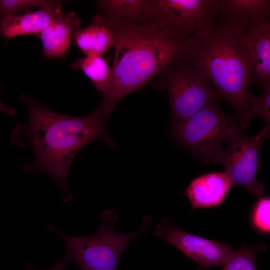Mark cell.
<instances>
[{"instance_id": "1", "label": "cell", "mask_w": 270, "mask_h": 270, "mask_svg": "<svg viewBox=\"0 0 270 270\" xmlns=\"http://www.w3.org/2000/svg\"><path fill=\"white\" fill-rule=\"evenodd\" d=\"M113 26L115 50L111 80L95 110L106 118L121 99L142 89L169 64L184 58L188 43L148 22Z\"/></svg>"}, {"instance_id": "2", "label": "cell", "mask_w": 270, "mask_h": 270, "mask_svg": "<svg viewBox=\"0 0 270 270\" xmlns=\"http://www.w3.org/2000/svg\"><path fill=\"white\" fill-rule=\"evenodd\" d=\"M246 30L218 19L188 40L184 59L210 83L219 98L230 104L245 129L248 89L253 67Z\"/></svg>"}, {"instance_id": "3", "label": "cell", "mask_w": 270, "mask_h": 270, "mask_svg": "<svg viewBox=\"0 0 270 270\" xmlns=\"http://www.w3.org/2000/svg\"><path fill=\"white\" fill-rule=\"evenodd\" d=\"M22 98L28 108V138L34 148L36 165L64 190L72 162L83 146L97 139L114 146L106 118L94 111L84 117H73L53 112L26 96Z\"/></svg>"}, {"instance_id": "4", "label": "cell", "mask_w": 270, "mask_h": 270, "mask_svg": "<svg viewBox=\"0 0 270 270\" xmlns=\"http://www.w3.org/2000/svg\"><path fill=\"white\" fill-rule=\"evenodd\" d=\"M102 221L96 234L89 236H74L58 230L48 224V230L64 242L66 252L81 270H116L120 258L130 242L149 228L152 222L148 215L143 218L140 229L132 233L117 232L114 224L118 215L113 210L101 213Z\"/></svg>"}, {"instance_id": "5", "label": "cell", "mask_w": 270, "mask_h": 270, "mask_svg": "<svg viewBox=\"0 0 270 270\" xmlns=\"http://www.w3.org/2000/svg\"><path fill=\"white\" fill-rule=\"evenodd\" d=\"M154 78V88L168 92L172 127L219 98L207 79L184 58L170 64Z\"/></svg>"}, {"instance_id": "6", "label": "cell", "mask_w": 270, "mask_h": 270, "mask_svg": "<svg viewBox=\"0 0 270 270\" xmlns=\"http://www.w3.org/2000/svg\"><path fill=\"white\" fill-rule=\"evenodd\" d=\"M236 124L215 102L172 129L178 142L196 157L218 164L223 151L222 143Z\"/></svg>"}, {"instance_id": "7", "label": "cell", "mask_w": 270, "mask_h": 270, "mask_svg": "<svg viewBox=\"0 0 270 270\" xmlns=\"http://www.w3.org/2000/svg\"><path fill=\"white\" fill-rule=\"evenodd\" d=\"M219 0H150L147 22L189 40L215 22Z\"/></svg>"}, {"instance_id": "8", "label": "cell", "mask_w": 270, "mask_h": 270, "mask_svg": "<svg viewBox=\"0 0 270 270\" xmlns=\"http://www.w3.org/2000/svg\"><path fill=\"white\" fill-rule=\"evenodd\" d=\"M270 130L264 126L257 135L249 136L242 134L236 124L227 138L228 146L218 162L223 166L233 186H242L258 198L263 196L264 189V184L256 178L258 152L264 140L269 137Z\"/></svg>"}, {"instance_id": "9", "label": "cell", "mask_w": 270, "mask_h": 270, "mask_svg": "<svg viewBox=\"0 0 270 270\" xmlns=\"http://www.w3.org/2000/svg\"><path fill=\"white\" fill-rule=\"evenodd\" d=\"M194 260L201 268L224 266L234 250L230 246L190 234L172 224L168 218L162 219L153 232Z\"/></svg>"}, {"instance_id": "10", "label": "cell", "mask_w": 270, "mask_h": 270, "mask_svg": "<svg viewBox=\"0 0 270 270\" xmlns=\"http://www.w3.org/2000/svg\"><path fill=\"white\" fill-rule=\"evenodd\" d=\"M66 1L48 0L34 11L7 16L0 20V36L3 38L40 34L60 11Z\"/></svg>"}, {"instance_id": "11", "label": "cell", "mask_w": 270, "mask_h": 270, "mask_svg": "<svg viewBox=\"0 0 270 270\" xmlns=\"http://www.w3.org/2000/svg\"><path fill=\"white\" fill-rule=\"evenodd\" d=\"M81 20L74 12L60 11L39 34L46 58H63L76 32L80 28Z\"/></svg>"}, {"instance_id": "12", "label": "cell", "mask_w": 270, "mask_h": 270, "mask_svg": "<svg viewBox=\"0 0 270 270\" xmlns=\"http://www.w3.org/2000/svg\"><path fill=\"white\" fill-rule=\"evenodd\" d=\"M232 186L230 178L225 172H212L194 178L185 190L184 194L194 210L213 208L223 202Z\"/></svg>"}, {"instance_id": "13", "label": "cell", "mask_w": 270, "mask_h": 270, "mask_svg": "<svg viewBox=\"0 0 270 270\" xmlns=\"http://www.w3.org/2000/svg\"><path fill=\"white\" fill-rule=\"evenodd\" d=\"M218 19L246 30L270 20L269 0H219Z\"/></svg>"}, {"instance_id": "14", "label": "cell", "mask_w": 270, "mask_h": 270, "mask_svg": "<svg viewBox=\"0 0 270 270\" xmlns=\"http://www.w3.org/2000/svg\"><path fill=\"white\" fill-rule=\"evenodd\" d=\"M246 39L252 62V83L262 87L270 84V20L247 30Z\"/></svg>"}, {"instance_id": "15", "label": "cell", "mask_w": 270, "mask_h": 270, "mask_svg": "<svg viewBox=\"0 0 270 270\" xmlns=\"http://www.w3.org/2000/svg\"><path fill=\"white\" fill-rule=\"evenodd\" d=\"M76 44L86 56H100L114 45V26L100 14L89 26L79 28L74 36Z\"/></svg>"}, {"instance_id": "16", "label": "cell", "mask_w": 270, "mask_h": 270, "mask_svg": "<svg viewBox=\"0 0 270 270\" xmlns=\"http://www.w3.org/2000/svg\"><path fill=\"white\" fill-rule=\"evenodd\" d=\"M100 14L114 26L147 22L148 0L97 1Z\"/></svg>"}, {"instance_id": "17", "label": "cell", "mask_w": 270, "mask_h": 270, "mask_svg": "<svg viewBox=\"0 0 270 270\" xmlns=\"http://www.w3.org/2000/svg\"><path fill=\"white\" fill-rule=\"evenodd\" d=\"M72 67L82 70L99 92H106L111 80V69L102 56H86L74 61Z\"/></svg>"}, {"instance_id": "18", "label": "cell", "mask_w": 270, "mask_h": 270, "mask_svg": "<svg viewBox=\"0 0 270 270\" xmlns=\"http://www.w3.org/2000/svg\"><path fill=\"white\" fill-rule=\"evenodd\" d=\"M264 249L263 244L252 246H242L238 250L234 251L224 265L222 270H257L256 255Z\"/></svg>"}, {"instance_id": "19", "label": "cell", "mask_w": 270, "mask_h": 270, "mask_svg": "<svg viewBox=\"0 0 270 270\" xmlns=\"http://www.w3.org/2000/svg\"><path fill=\"white\" fill-rule=\"evenodd\" d=\"M262 88L264 92L260 96L248 93L247 99L248 108L246 121L248 124L254 117H259L264 121V126L270 128V84Z\"/></svg>"}, {"instance_id": "20", "label": "cell", "mask_w": 270, "mask_h": 270, "mask_svg": "<svg viewBox=\"0 0 270 270\" xmlns=\"http://www.w3.org/2000/svg\"><path fill=\"white\" fill-rule=\"evenodd\" d=\"M270 196H262L256 202L252 214L253 226L260 232L264 234L270 232Z\"/></svg>"}, {"instance_id": "21", "label": "cell", "mask_w": 270, "mask_h": 270, "mask_svg": "<svg viewBox=\"0 0 270 270\" xmlns=\"http://www.w3.org/2000/svg\"><path fill=\"white\" fill-rule=\"evenodd\" d=\"M48 0H0V20L10 16L27 12L33 8L41 7Z\"/></svg>"}, {"instance_id": "22", "label": "cell", "mask_w": 270, "mask_h": 270, "mask_svg": "<svg viewBox=\"0 0 270 270\" xmlns=\"http://www.w3.org/2000/svg\"><path fill=\"white\" fill-rule=\"evenodd\" d=\"M72 262L70 255L66 252V254L62 260L54 266L44 270H64V269ZM28 270H40L38 269L33 264H30L28 265Z\"/></svg>"}, {"instance_id": "23", "label": "cell", "mask_w": 270, "mask_h": 270, "mask_svg": "<svg viewBox=\"0 0 270 270\" xmlns=\"http://www.w3.org/2000/svg\"><path fill=\"white\" fill-rule=\"evenodd\" d=\"M0 110L4 112L8 115H12L14 114V111L12 108H10L6 106L0 100Z\"/></svg>"}]
</instances>
